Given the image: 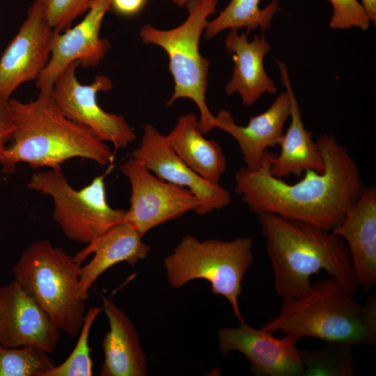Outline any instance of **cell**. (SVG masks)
Masks as SVG:
<instances>
[{
	"label": "cell",
	"mask_w": 376,
	"mask_h": 376,
	"mask_svg": "<svg viewBox=\"0 0 376 376\" xmlns=\"http://www.w3.org/2000/svg\"><path fill=\"white\" fill-rule=\"evenodd\" d=\"M46 18L56 32L70 28L73 21L86 13L93 0H40Z\"/></svg>",
	"instance_id": "4316f807"
},
{
	"label": "cell",
	"mask_w": 376,
	"mask_h": 376,
	"mask_svg": "<svg viewBox=\"0 0 376 376\" xmlns=\"http://www.w3.org/2000/svg\"><path fill=\"white\" fill-rule=\"evenodd\" d=\"M54 33L41 1L35 0L0 56V97L10 99L22 84L38 79L49 62Z\"/></svg>",
	"instance_id": "8fae6325"
},
{
	"label": "cell",
	"mask_w": 376,
	"mask_h": 376,
	"mask_svg": "<svg viewBox=\"0 0 376 376\" xmlns=\"http://www.w3.org/2000/svg\"><path fill=\"white\" fill-rule=\"evenodd\" d=\"M77 62L70 63L56 79L52 89V97L60 111L69 119L93 132L116 149L126 148L136 139L133 129L125 119L105 111L98 104L97 94L112 87L111 79L95 76L91 84H81L76 76Z\"/></svg>",
	"instance_id": "9c48e42d"
},
{
	"label": "cell",
	"mask_w": 376,
	"mask_h": 376,
	"mask_svg": "<svg viewBox=\"0 0 376 376\" xmlns=\"http://www.w3.org/2000/svg\"><path fill=\"white\" fill-rule=\"evenodd\" d=\"M109 325L102 343L104 361L100 376H146V356L128 316L111 301L102 306Z\"/></svg>",
	"instance_id": "44dd1931"
},
{
	"label": "cell",
	"mask_w": 376,
	"mask_h": 376,
	"mask_svg": "<svg viewBox=\"0 0 376 376\" xmlns=\"http://www.w3.org/2000/svg\"><path fill=\"white\" fill-rule=\"evenodd\" d=\"M225 45L233 61V75L225 88L228 95L237 93L243 105L251 106L265 93H276L264 67V58L271 49L264 34L254 35L249 40L246 33L231 29Z\"/></svg>",
	"instance_id": "d6986e66"
},
{
	"label": "cell",
	"mask_w": 376,
	"mask_h": 376,
	"mask_svg": "<svg viewBox=\"0 0 376 376\" xmlns=\"http://www.w3.org/2000/svg\"><path fill=\"white\" fill-rule=\"evenodd\" d=\"M219 0H187L188 16L178 26L161 30L145 24L139 36L144 43L162 47L169 58V68L174 81V91L167 102L171 105L180 98L191 100L200 117L198 127L203 134L215 128L216 116L206 102L210 61L200 52V39L209 21L217 11Z\"/></svg>",
	"instance_id": "8992f818"
},
{
	"label": "cell",
	"mask_w": 376,
	"mask_h": 376,
	"mask_svg": "<svg viewBox=\"0 0 376 376\" xmlns=\"http://www.w3.org/2000/svg\"><path fill=\"white\" fill-rule=\"evenodd\" d=\"M132 156L159 178L188 189L200 201L196 213L203 216L230 203V194L219 184H212L189 168L173 151L166 136L146 125L140 145Z\"/></svg>",
	"instance_id": "9a60e30c"
},
{
	"label": "cell",
	"mask_w": 376,
	"mask_h": 376,
	"mask_svg": "<svg viewBox=\"0 0 376 376\" xmlns=\"http://www.w3.org/2000/svg\"><path fill=\"white\" fill-rule=\"evenodd\" d=\"M10 99L0 97V160L6 150V143L10 141L15 129V119Z\"/></svg>",
	"instance_id": "f1b7e54d"
},
{
	"label": "cell",
	"mask_w": 376,
	"mask_h": 376,
	"mask_svg": "<svg viewBox=\"0 0 376 376\" xmlns=\"http://www.w3.org/2000/svg\"><path fill=\"white\" fill-rule=\"evenodd\" d=\"M276 63L282 84L289 96L290 124L280 141L279 155L269 153L270 172L281 179L290 174L299 175L308 170L322 172L324 162L317 142L312 139V132L304 127L288 69L283 61L276 60Z\"/></svg>",
	"instance_id": "ffe728a7"
},
{
	"label": "cell",
	"mask_w": 376,
	"mask_h": 376,
	"mask_svg": "<svg viewBox=\"0 0 376 376\" xmlns=\"http://www.w3.org/2000/svg\"><path fill=\"white\" fill-rule=\"evenodd\" d=\"M223 357L232 351L243 354L251 363V370L260 376H304L298 338L285 335L277 338L262 328L256 329L244 320L237 327H223L217 332Z\"/></svg>",
	"instance_id": "4fadbf2b"
},
{
	"label": "cell",
	"mask_w": 376,
	"mask_h": 376,
	"mask_svg": "<svg viewBox=\"0 0 376 376\" xmlns=\"http://www.w3.org/2000/svg\"><path fill=\"white\" fill-rule=\"evenodd\" d=\"M290 115L289 96L285 91L264 112L251 117L245 126L237 125L229 111L221 110L215 116V128L225 131L236 140L245 168L256 171L261 166L267 149L279 145Z\"/></svg>",
	"instance_id": "e0dca14e"
},
{
	"label": "cell",
	"mask_w": 376,
	"mask_h": 376,
	"mask_svg": "<svg viewBox=\"0 0 376 376\" xmlns=\"http://www.w3.org/2000/svg\"><path fill=\"white\" fill-rule=\"evenodd\" d=\"M370 22L375 24L376 22V0H361V3Z\"/></svg>",
	"instance_id": "4dcf8cb0"
},
{
	"label": "cell",
	"mask_w": 376,
	"mask_h": 376,
	"mask_svg": "<svg viewBox=\"0 0 376 376\" xmlns=\"http://www.w3.org/2000/svg\"><path fill=\"white\" fill-rule=\"evenodd\" d=\"M304 376H352L354 363L351 347L326 343L321 350H299Z\"/></svg>",
	"instance_id": "cb8c5ba5"
},
{
	"label": "cell",
	"mask_w": 376,
	"mask_h": 376,
	"mask_svg": "<svg viewBox=\"0 0 376 376\" xmlns=\"http://www.w3.org/2000/svg\"><path fill=\"white\" fill-rule=\"evenodd\" d=\"M260 0H230L217 17L209 21L205 31V37L210 39L226 29H245L246 34L260 29L263 32L271 25L276 13L281 11L277 0L272 1L260 9Z\"/></svg>",
	"instance_id": "603a6c76"
},
{
	"label": "cell",
	"mask_w": 376,
	"mask_h": 376,
	"mask_svg": "<svg viewBox=\"0 0 376 376\" xmlns=\"http://www.w3.org/2000/svg\"><path fill=\"white\" fill-rule=\"evenodd\" d=\"M166 138L173 151L189 168L205 180L219 184L226 169V159L219 143L203 136L196 115L180 116Z\"/></svg>",
	"instance_id": "7402d4cb"
},
{
	"label": "cell",
	"mask_w": 376,
	"mask_h": 376,
	"mask_svg": "<svg viewBox=\"0 0 376 376\" xmlns=\"http://www.w3.org/2000/svg\"><path fill=\"white\" fill-rule=\"evenodd\" d=\"M111 0H93L84 19L63 32L54 31L49 62L36 80L40 93H51L58 76L70 63L83 68L97 65L111 48L109 41L100 36L104 16Z\"/></svg>",
	"instance_id": "7c38bea8"
},
{
	"label": "cell",
	"mask_w": 376,
	"mask_h": 376,
	"mask_svg": "<svg viewBox=\"0 0 376 376\" xmlns=\"http://www.w3.org/2000/svg\"><path fill=\"white\" fill-rule=\"evenodd\" d=\"M49 354L36 347L0 345V376H42L56 364Z\"/></svg>",
	"instance_id": "484cf974"
},
{
	"label": "cell",
	"mask_w": 376,
	"mask_h": 376,
	"mask_svg": "<svg viewBox=\"0 0 376 376\" xmlns=\"http://www.w3.org/2000/svg\"><path fill=\"white\" fill-rule=\"evenodd\" d=\"M333 13L329 22L332 29H350L357 27L363 31L370 26V20L361 3L357 0H328Z\"/></svg>",
	"instance_id": "83f0119b"
},
{
	"label": "cell",
	"mask_w": 376,
	"mask_h": 376,
	"mask_svg": "<svg viewBox=\"0 0 376 376\" xmlns=\"http://www.w3.org/2000/svg\"><path fill=\"white\" fill-rule=\"evenodd\" d=\"M261 328L299 340L311 337L350 347L375 345L376 297L361 304L334 277L312 283L305 296L283 299L279 314Z\"/></svg>",
	"instance_id": "277c9868"
},
{
	"label": "cell",
	"mask_w": 376,
	"mask_h": 376,
	"mask_svg": "<svg viewBox=\"0 0 376 376\" xmlns=\"http://www.w3.org/2000/svg\"><path fill=\"white\" fill-rule=\"evenodd\" d=\"M102 307H91L86 312L77 343L68 358L58 366L45 371L42 376H91L93 374L89 336L92 325Z\"/></svg>",
	"instance_id": "d4e9b609"
},
{
	"label": "cell",
	"mask_w": 376,
	"mask_h": 376,
	"mask_svg": "<svg viewBox=\"0 0 376 376\" xmlns=\"http://www.w3.org/2000/svg\"><path fill=\"white\" fill-rule=\"evenodd\" d=\"M315 141L324 171H306L295 183L271 173L267 151L258 169L243 167L235 173V191L252 212L273 214L329 231L343 221L363 189L359 169L333 136L323 134Z\"/></svg>",
	"instance_id": "6da1fadb"
},
{
	"label": "cell",
	"mask_w": 376,
	"mask_h": 376,
	"mask_svg": "<svg viewBox=\"0 0 376 376\" xmlns=\"http://www.w3.org/2000/svg\"><path fill=\"white\" fill-rule=\"evenodd\" d=\"M15 129L0 160L1 172L12 174L19 163L34 168L61 169L72 158L105 166L113 152L106 142L86 127L69 119L58 109L51 93L28 102L10 98Z\"/></svg>",
	"instance_id": "3957f363"
},
{
	"label": "cell",
	"mask_w": 376,
	"mask_h": 376,
	"mask_svg": "<svg viewBox=\"0 0 376 376\" xmlns=\"http://www.w3.org/2000/svg\"><path fill=\"white\" fill-rule=\"evenodd\" d=\"M142 237L132 226L123 221L73 256L81 264L88 256L94 253L91 260L80 268L79 290L83 299H88L89 290L95 281L114 265L126 262L134 266L147 257L150 246L143 242Z\"/></svg>",
	"instance_id": "ac0fdd59"
},
{
	"label": "cell",
	"mask_w": 376,
	"mask_h": 376,
	"mask_svg": "<svg viewBox=\"0 0 376 376\" xmlns=\"http://www.w3.org/2000/svg\"><path fill=\"white\" fill-rule=\"evenodd\" d=\"M61 331L34 297L17 281L0 287V345L36 347L49 354L59 343Z\"/></svg>",
	"instance_id": "5bb4252c"
},
{
	"label": "cell",
	"mask_w": 376,
	"mask_h": 376,
	"mask_svg": "<svg viewBox=\"0 0 376 376\" xmlns=\"http://www.w3.org/2000/svg\"><path fill=\"white\" fill-rule=\"evenodd\" d=\"M345 241L359 286L376 284V188H363L343 221L331 230Z\"/></svg>",
	"instance_id": "2e32d148"
},
{
	"label": "cell",
	"mask_w": 376,
	"mask_h": 376,
	"mask_svg": "<svg viewBox=\"0 0 376 376\" xmlns=\"http://www.w3.org/2000/svg\"><path fill=\"white\" fill-rule=\"evenodd\" d=\"M27 187L52 198L53 219L74 242L88 244L124 220L126 210L113 208L107 201L104 175L77 190L61 169H49L33 174Z\"/></svg>",
	"instance_id": "ba28073f"
},
{
	"label": "cell",
	"mask_w": 376,
	"mask_h": 376,
	"mask_svg": "<svg viewBox=\"0 0 376 376\" xmlns=\"http://www.w3.org/2000/svg\"><path fill=\"white\" fill-rule=\"evenodd\" d=\"M146 0H111V8L125 16L136 14L143 7Z\"/></svg>",
	"instance_id": "f546056e"
},
{
	"label": "cell",
	"mask_w": 376,
	"mask_h": 376,
	"mask_svg": "<svg viewBox=\"0 0 376 376\" xmlns=\"http://www.w3.org/2000/svg\"><path fill=\"white\" fill-rule=\"evenodd\" d=\"M253 260V242L249 237L200 241L187 235L164 259V266L169 283L175 288L191 280L207 281L212 292L225 297L242 322L238 299L242 279Z\"/></svg>",
	"instance_id": "52a82bcc"
},
{
	"label": "cell",
	"mask_w": 376,
	"mask_h": 376,
	"mask_svg": "<svg viewBox=\"0 0 376 376\" xmlns=\"http://www.w3.org/2000/svg\"><path fill=\"white\" fill-rule=\"evenodd\" d=\"M80 265L63 249L40 240L23 250L13 268L14 279L70 336L79 334L86 312L79 290Z\"/></svg>",
	"instance_id": "5b68a950"
},
{
	"label": "cell",
	"mask_w": 376,
	"mask_h": 376,
	"mask_svg": "<svg viewBox=\"0 0 376 376\" xmlns=\"http://www.w3.org/2000/svg\"><path fill=\"white\" fill-rule=\"evenodd\" d=\"M131 186L124 220L142 237L152 228L194 211L200 201L188 189L162 180L132 156L120 166Z\"/></svg>",
	"instance_id": "30bf717a"
},
{
	"label": "cell",
	"mask_w": 376,
	"mask_h": 376,
	"mask_svg": "<svg viewBox=\"0 0 376 376\" xmlns=\"http://www.w3.org/2000/svg\"><path fill=\"white\" fill-rule=\"evenodd\" d=\"M274 276V287L283 299L299 298L311 290V276L324 270L354 297L359 288L348 248L338 235L273 214L258 215Z\"/></svg>",
	"instance_id": "7a4b0ae2"
},
{
	"label": "cell",
	"mask_w": 376,
	"mask_h": 376,
	"mask_svg": "<svg viewBox=\"0 0 376 376\" xmlns=\"http://www.w3.org/2000/svg\"><path fill=\"white\" fill-rule=\"evenodd\" d=\"M172 1L175 5L180 7L185 6L186 2L187 1V0H172Z\"/></svg>",
	"instance_id": "1f68e13d"
}]
</instances>
